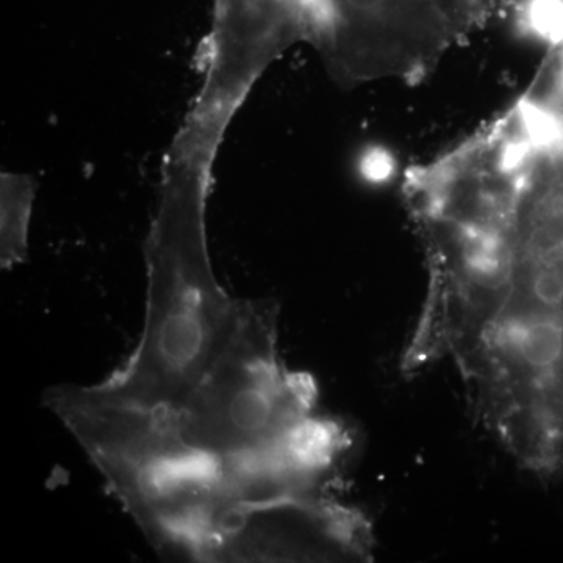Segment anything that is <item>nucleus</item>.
I'll use <instances>...</instances> for the list:
<instances>
[{"mask_svg": "<svg viewBox=\"0 0 563 563\" xmlns=\"http://www.w3.org/2000/svg\"><path fill=\"white\" fill-rule=\"evenodd\" d=\"M144 328L131 357L87 391L101 401L174 409L228 340L239 299L211 273L198 192L169 196L147 243Z\"/></svg>", "mask_w": 563, "mask_h": 563, "instance_id": "nucleus-3", "label": "nucleus"}, {"mask_svg": "<svg viewBox=\"0 0 563 563\" xmlns=\"http://www.w3.org/2000/svg\"><path fill=\"white\" fill-rule=\"evenodd\" d=\"M33 201L32 181L24 177L2 180V268H11L27 255L29 221Z\"/></svg>", "mask_w": 563, "mask_h": 563, "instance_id": "nucleus-6", "label": "nucleus"}, {"mask_svg": "<svg viewBox=\"0 0 563 563\" xmlns=\"http://www.w3.org/2000/svg\"><path fill=\"white\" fill-rule=\"evenodd\" d=\"M165 410L181 442L217 462L272 450L320 413L312 377L280 357L279 307L269 299L240 302L201 380Z\"/></svg>", "mask_w": 563, "mask_h": 563, "instance_id": "nucleus-4", "label": "nucleus"}, {"mask_svg": "<svg viewBox=\"0 0 563 563\" xmlns=\"http://www.w3.org/2000/svg\"><path fill=\"white\" fill-rule=\"evenodd\" d=\"M429 288L402 369L450 358L474 418L525 472L563 474V129H501L413 199Z\"/></svg>", "mask_w": 563, "mask_h": 563, "instance_id": "nucleus-1", "label": "nucleus"}, {"mask_svg": "<svg viewBox=\"0 0 563 563\" xmlns=\"http://www.w3.org/2000/svg\"><path fill=\"white\" fill-rule=\"evenodd\" d=\"M368 518L335 496L247 504L222 515L203 562H369Z\"/></svg>", "mask_w": 563, "mask_h": 563, "instance_id": "nucleus-5", "label": "nucleus"}, {"mask_svg": "<svg viewBox=\"0 0 563 563\" xmlns=\"http://www.w3.org/2000/svg\"><path fill=\"white\" fill-rule=\"evenodd\" d=\"M44 402L157 551L203 562L225 512L217 461L181 442L165 409L101 401L80 385L52 387Z\"/></svg>", "mask_w": 563, "mask_h": 563, "instance_id": "nucleus-2", "label": "nucleus"}]
</instances>
